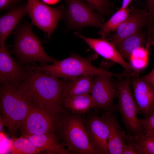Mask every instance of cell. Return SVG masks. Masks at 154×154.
Instances as JSON below:
<instances>
[{
	"mask_svg": "<svg viewBox=\"0 0 154 154\" xmlns=\"http://www.w3.org/2000/svg\"><path fill=\"white\" fill-rule=\"evenodd\" d=\"M22 135L28 139L42 151H45L49 154H72L60 142L55 132L40 135L25 134Z\"/></svg>",
	"mask_w": 154,
	"mask_h": 154,
	"instance_id": "17",
	"label": "cell"
},
{
	"mask_svg": "<svg viewBox=\"0 0 154 154\" xmlns=\"http://www.w3.org/2000/svg\"><path fill=\"white\" fill-rule=\"evenodd\" d=\"M28 14L32 23L50 38L59 20L63 18L65 8L63 6L54 8L48 6L40 0H27Z\"/></svg>",
	"mask_w": 154,
	"mask_h": 154,
	"instance_id": "8",
	"label": "cell"
},
{
	"mask_svg": "<svg viewBox=\"0 0 154 154\" xmlns=\"http://www.w3.org/2000/svg\"><path fill=\"white\" fill-rule=\"evenodd\" d=\"M93 53L87 58L76 54H72L69 57L62 60H58L53 64L37 65L34 63L31 67L33 69L47 73L52 76L64 79L83 75L92 74L112 77L121 78L126 76L125 73H114L103 69L97 68L92 64L97 56Z\"/></svg>",
	"mask_w": 154,
	"mask_h": 154,
	"instance_id": "3",
	"label": "cell"
},
{
	"mask_svg": "<svg viewBox=\"0 0 154 154\" xmlns=\"http://www.w3.org/2000/svg\"><path fill=\"white\" fill-rule=\"evenodd\" d=\"M133 9L120 8L110 19L103 24L98 34L102 38H105L111 32L116 31L119 26L128 18Z\"/></svg>",
	"mask_w": 154,
	"mask_h": 154,
	"instance_id": "22",
	"label": "cell"
},
{
	"mask_svg": "<svg viewBox=\"0 0 154 154\" xmlns=\"http://www.w3.org/2000/svg\"><path fill=\"white\" fill-rule=\"evenodd\" d=\"M148 15V31H151L154 18V0H145Z\"/></svg>",
	"mask_w": 154,
	"mask_h": 154,
	"instance_id": "28",
	"label": "cell"
},
{
	"mask_svg": "<svg viewBox=\"0 0 154 154\" xmlns=\"http://www.w3.org/2000/svg\"><path fill=\"white\" fill-rule=\"evenodd\" d=\"M27 72L25 66L17 62L12 57L8 47L0 48L1 84H21L26 78Z\"/></svg>",
	"mask_w": 154,
	"mask_h": 154,
	"instance_id": "12",
	"label": "cell"
},
{
	"mask_svg": "<svg viewBox=\"0 0 154 154\" xmlns=\"http://www.w3.org/2000/svg\"><path fill=\"white\" fill-rule=\"evenodd\" d=\"M64 109L71 112L83 114L95 108L96 105L92 95L86 94L62 99Z\"/></svg>",
	"mask_w": 154,
	"mask_h": 154,
	"instance_id": "20",
	"label": "cell"
},
{
	"mask_svg": "<svg viewBox=\"0 0 154 154\" xmlns=\"http://www.w3.org/2000/svg\"><path fill=\"white\" fill-rule=\"evenodd\" d=\"M31 107L20 85L0 84V118L11 137L17 134Z\"/></svg>",
	"mask_w": 154,
	"mask_h": 154,
	"instance_id": "2",
	"label": "cell"
},
{
	"mask_svg": "<svg viewBox=\"0 0 154 154\" xmlns=\"http://www.w3.org/2000/svg\"><path fill=\"white\" fill-rule=\"evenodd\" d=\"M146 36L140 30L125 38L115 46L124 59H129L134 51L146 45L147 41Z\"/></svg>",
	"mask_w": 154,
	"mask_h": 154,
	"instance_id": "21",
	"label": "cell"
},
{
	"mask_svg": "<svg viewBox=\"0 0 154 154\" xmlns=\"http://www.w3.org/2000/svg\"><path fill=\"white\" fill-rule=\"evenodd\" d=\"M25 0H0V10H9L21 4Z\"/></svg>",
	"mask_w": 154,
	"mask_h": 154,
	"instance_id": "30",
	"label": "cell"
},
{
	"mask_svg": "<svg viewBox=\"0 0 154 154\" xmlns=\"http://www.w3.org/2000/svg\"><path fill=\"white\" fill-rule=\"evenodd\" d=\"M100 116L90 112L84 118L89 141L96 154H109L108 139L110 133V112L103 111Z\"/></svg>",
	"mask_w": 154,
	"mask_h": 154,
	"instance_id": "9",
	"label": "cell"
},
{
	"mask_svg": "<svg viewBox=\"0 0 154 154\" xmlns=\"http://www.w3.org/2000/svg\"><path fill=\"white\" fill-rule=\"evenodd\" d=\"M92 74L83 75L69 79L62 94V99L82 94H91L93 78Z\"/></svg>",
	"mask_w": 154,
	"mask_h": 154,
	"instance_id": "18",
	"label": "cell"
},
{
	"mask_svg": "<svg viewBox=\"0 0 154 154\" xmlns=\"http://www.w3.org/2000/svg\"><path fill=\"white\" fill-rule=\"evenodd\" d=\"M122 133L126 143L122 154H138L134 141V136L130 133L127 134L122 130Z\"/></svg>",
	"mask_w": 154,
	"mask_h": 154,
	"instance_id": "27",
	"label": "cell"
},
{
	"mask_svg": "<svg viewBox=\"0 0 154 154\" xmlns=\"http://www.w3.org/2000/svg\"><path fill=\"white\" fill-rule=\"evenodd\" d=\"M28 14L27 2L22 3L8 10L0 17V46H5L7 38L17 26L23 17Z\"/></svg>",
	"mask_w": 154,
	"mask_h": 154,
	"instance_id": "16",
	"label": "cell"
},
{
	"mask_svg": "<svg viewBox=\"0 0 154 154\" xmlns=\"http://www.w3.org/2000/svg\"><path fill=\"white\" fill-rule=\"evenodd\" d=\"M141 119L145 133L148 131L154 132V111L148 116Z\"/></svg>",
	"mask_w": 154,
	"mask_h": 154,
	"instance_id": "29",
	"label": "cell"
},
{
	"mask_svg": "<svg viewBox=\"0 0 154 154\" xmlns=\"http://www.w3.org/2000/svg\"><path fill=\"white\" fill-rule=\"evenodd\" d=\"M132 0H123L122 6L121 8L125 9L128 7Z\"/></svg>",
	"mask_w": 154,
	"mask_h": 154,
	"instance_id": "32",
	"label": "cell"
},
{
	"mask_svg": "<svg viewBox=\"0 0 154 154\" xmlns=\"http://www.w3.org/2000/svg\"><path fill=\"white\" fill-rule=\"evenodd\" d=\"M101 16H109L112 12V4L110 0H85Z\"/></svg>",
	"mask_w": 154,
	"mask_h": 154,
	"instance_id": "26",
	"label": "cell"
},
{
	"mask_svg": "<svg viewBox=\"0 0 154 154\" xmlns=\"http://www.w3.org/2000/svg\"><path fill=\"white\" fill-rule=\"evenodd\" d=\"M32 23H25L16 27L14 45L11 52L14 54L21 64H33L37 62L40 64L54 63L57 59L46 53L42 42L33 33Z\"/></svg>",
	"mask_w": 154,
	"mask_h": 154,
	"instance_id": "5",
	"label": "cell"
},
{
	"mask_svg": "<svg viewBox=\"0 0 154 154\" xmlns=\"http://www.w3.org/2000/svg\"><path fill=\"white\" fill-rule=\"evenodd\" d=\"M74 34L84 41L95 52L106 59L119 64L124 68V72H136L131 65L126 62L120 55L116 46L105 39H96L88 37L77 32Z\"/></svg>",
	"mask_w": 154,
	"mask_h": 154,
	"instance_id": "15",
	"label": "cell"
},
{
	"mask_svg": "<svg viewBox=\"0 0 154 154\" xmlns=\"http://www.w3.org/2000/svg\"><path fill=\"white\" fill-rule=\"evenodd\" d=\"M112 77L96 75L93 78L94 86L91 95L95 102L94 109L96 113L100 111L113 113L115 110L114 100L117 97V88Z\"/></svg>",
	"mask_w": 154,
	"mask_h": 154,
	"instance_id": "10",
	"label": "cell"
},
{
	"mask_svg": "<svg viewBox=\"0 0 154 154\" xmlns=\"http://www.w3.org/2000/svg\"><path fill=\"white\" fill-rule=\"evenodd\" d=\"M113 113L110 112L109 114L108 149L110 154H122L126 143L122 135L121 127L116 116Z\"/></svg>",
	"mask_w": 154,
	"mask_h": 154,
	"instance_id": "19",
	"label": "cell"
},
{
	"mask_svg": "<svg viewBox=\"0 0 154 154\" xmlns=\"http://www.w3.org/2000/svg\"><path fill=\"white\" fill-rule=\"evenodd\" d=\"M151 43L147 42L145 48L140 47L134 51L129 60L132 68L135 71L139 72L147 66L149 56V50Z\"/></svg>",
	"mask_w": 154,
	"mask_h": 154,
	"instance_id": "23",
	"label": "cell"
},
{
	"mask_svg": "<svg viewBox=\"0 0 154 154\" xmlns=\"http://www.w3.org/2000/svg\"><path fill=\"white\" fill-rule=\"evenodd\" d=\"M11 144L13 154H34L42 151L28 139L22 135L19 138L13 137Z\"/></svg>",
	"mask_w": 154,
	"mask_h": 154,
	"instance_id": "25",
	"label": "cell"
},
{
	"mask_svg": "<svg viewBox=\"0 0 154 154\" xmlns=\"http://www.w3.org/2000/svg\"><path fill=\"white\" fill-rule=\"evenodd\" d=\"M131 81L138 114L146 117L154 111V87L141 77H132Z\"/></svg>",
	"mask_w": 154,
	"mask_h": 154,
	"instance_id": "14",
	"label": "cell"
},
{
	"mask_svg": "<svg viewBox=\"0 0 154 154\" xmlns=\"http://www.w3.org/2000/svg\"><path fill=\"white\" fill-rule=\"evenodd\" d=\"M151 44L154 45V25H152L151 33Z\"/></svg>",
	"mask_w": 154,
	"mask_h": 154,
	"instance_id": "33",
	"label": "cell"
},
{
	"mask_svg": "<svg viewBox=\"0 0 154 154\" xmlns=\"http://www.w3.org/2000/svg\"><path fill=\"white\" fill-rule=\"evenodd\" d=\"M131 76L119 79L116 82L118 92V103L115 110L120 113L123 122L127 130L134 135L145 133L141 119L137 116V105L131 87Z\"/></svg>",
	"mask_w": 154,
	"mask_h": 154,
	"instance_id": "6",
	"label": "cell"
},
{
	"mask_svg": "<svg viewBox=\"0 0 154 154\" xmlns=\"http://www.w3.org/2000/svg\"><path fill=\"white\" fill-rule=\"evenodd\" d=\"M82 114L66 110L57 121L55 133L72 154H96L90 143Z\"/></svg>",
	"mask_w": 154,
	"mask_h": 154,
	"instance_id": "4",
	"label": "cell"
},
{
	"mask_svg": "<svg viewBox=\"0 0 154 154\" xmlns=\"http://www.w3.org/2000/svg\"><path fill=\"white\" fill-rule=\"evenodd\" d=\"M66 7L63 18L68 29L81 30L85 27L102 28L100 15L82 0H65Z\"/></svg>",
	"mask_w": 154,
	"mask_h": 154,
	"instance_id": "7",
	"label": "cell"
},
{
	"mask_svg": "<svg viewBox=\"0 0 154 154\" xmlns=\"http://www.w3.org/2000/svg\"><path fill=\"white\" fill-rule=\"evenodd\" d=\"M45 2L49 4H54L56 3L58 0H43Z\"/></svg>",
	"mask_w": 154,
	"mask_h": 154,
	"instance_id": "34",
	"label": "cell"
},
{
	"mask_svg": "<svg viewBox=\"0 0 154 154\" xmlns=\"http://www.w3.org/2000/svg\"><path fill=\"white\" fill-rule=\"evenodd\" d=\"M134 136L138 154H154V132L148 131Z\"/></svg>",
	"mask_w": 154,
	"mask_h": 154,
	"instance_id": "24",
	"label": "cell"
},
{
	"mask_svg": "<svg viewBox=\"0 0 154 154\" xmlns=\"http://www.w3.org/2000/svg\"><path fill=\"white\" fill-rule=\"evenodd\" d=\"M27 75L20 86L31 106L42 109L58 119L66 112L62 94L69 79H60L27 65Z\"/></svg>",
	"mask_w": 154,
	"mask_h": 154,
	"instance_id": "1",
	"label": "cell"
},
{
	"mask_svg": "<svg viewBox=\"0 0 154 154\" xmlns=\"http://www.w3.org/2000/svg\"><path fill=\"white\" fill-rule=\"evenodd\" d=\"M141 77L154 87V68L148 74Z\"/></svg>",
	"mask_w": 154,
	"mask_h": 154,
	"instance_id": "31",
	"label": "cell"
},
{
	"mask_svg": "<svg viewBox=\"0 0 154 154\" xmlns=\"http://www.w3.org/2000/svg\"><path fill=\"white\" fill-rule=\"evenodd\" d=\"M58 119L46 111L32 106L20 129L21 135L54 132Z\"/></svg>",
	"mask_w": 154,
	"mask_h": 154,
	"instance_id": "11",
	"label": "cell"
},
{
	"mask_svg": "<svg viewBox=\"0 0 154 154\" xmlns=\"http://www.w3.org/2000/svg\"><path fill=\"white\" fill-rule=\"evenodd\" d=\"M148 15L147 9L133 10L132 13L119 26L114 34L109 36L108 40L115 46L147 25Z\"/></svg>",
	"mask_w": 154,
	"mask_h": 154,
	"instance_id": "13",
	"label": "cell"
}]
</instances>
